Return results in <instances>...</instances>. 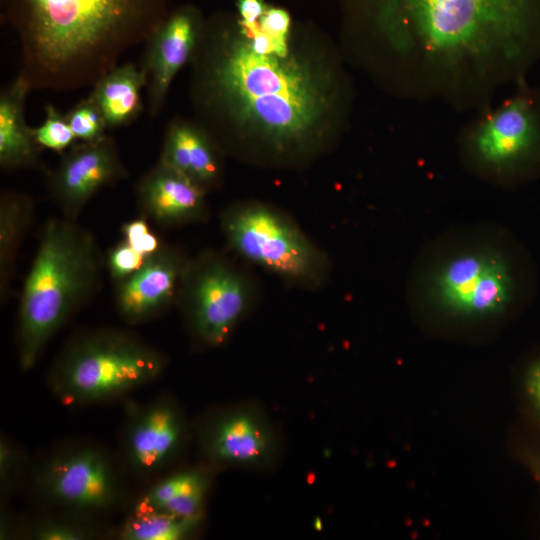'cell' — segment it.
<instances>
[{
    "instance_id": "14",
    "label": "cell",
    "mask_w": 540,
    "mask_h": 540,
    "mask_svg": "<svg viewBox=\"0 0 540 540\" xmlns=\"http://www.w3.org/2000/svg\"><path fill=\"white\" fill-rule=\"evenodd\" d=\"M187 258L179 248L163 244L133 274L116 283L115 304L122 320L142 324L176 303Z\"/></svg>"
},
{
    "instance_id": "6",
    "label": "cell",
    "mask_w": 540,
    "mask_h": 540,
    "mask_svg": "<svg viewBox=\"0 0 540 540\" xmlns=\"http://www.w3.org/2000/svg\"><path fill=\"white\" fill-rule=\"evenodd\" d=\"M480 110L458 138L462 167L495 187L511 188L540 172V91L526 78Z\"/></svg>"
},
{
    "instance_id": "7",
    "label": "cell",
    "mask_w": 540,
    "mask_h": 540,
    "mask_svg": "<svg viewBox=\"0 0 540 540\" xmlns=\"http://www.w3.org/2000/svg\"><path fill=\"white\" fill-rule=\"evenodd\" d=\"M228 249L287 284L318 290L330 278L328 255L280 209L263 202H241L219 217Z\"/></svg>"
},
{
    "instance_id": "18",
    "label": "cell",
    "mask_w": 540,
    "mask_h": 540,
    "mask_svg": "<svg viewBox=\"0 0 540 540\" xmlns=\"http://www.w3.org/2000/svg\"><path fill=\"white\" fill-rule=\"evenodd\" d=\"M212 480L210 467L199 466L170 474L148 488L132 511H163L183 518H202Z\"/></svg>"
},
{
    "instance_id": "16",
    "label": "cell",
    "mask_w": 540,
    "mask_h": 540,
    "mask_svg": "<svg viewBox=\"0 0 540 540\" xmlns=\"http://www.w3.org/2000/svg\"><path fill=\"white\" fill-rule=\"evenodd\" d=\"M159 160L197 183L207 192L221 180L219 147L202 126L182 119L166 127Z\"/></svg>"
},
{
    "instance_id": "27",
    "label": "cell",
    "mask_w": 540,
    "mask_h": 540,
    "mask_svg": "<svg viewBox=\"0 0 540 540\" xmlns=\"http://www.w3.org/2000/svg\"><path fill=\"white\" fill-rule=\"evenodd\" d=\"M121 231L123 240L144 257L153 254L163 245L158 236L150 229L145 216L124 223Z\"/></svg>"
},
{
    "instance_id": "23",
    "label": "cell",
    "mask_w": 540,
    "mask_h": 540,
    "mask_svg": "<svg viewBox=\"0 0 540 540\" xmlns=\"http://www.w3.org/2000/svg\"><path fill=\"white\" fill-rule=\"evenodd\" d=\"M45 119L43 123L32 128L35 142L45 149L63 154L68 147L77 140L68 123L65 114H62L54 105L44 107Z\"/></svg>"
},
{
    "instance_id": "19",
    "label": "cell",
    "mask_w": 540,
    "mask_h": 540,
    "mask_svg": "<svg viewBox=\"0 0 540 540\" xmlns=\"http://www.w3.org/2000/svg\"><path fill=\"white\" fill-rule=\"evenodd\" d=\"M147 80L134 63L116 66L93 86L88 95L100 109L108 129L132 124L143 109L142 89Z\"/></svg>"
},
{
    "instance_id": "20",
    "label": "cell",
    "mask_w": 540,
    "mask_h": 540,
    "mask_svg": "<svg viewBox=\"0 0 540 540\" xmlns=\"http://www.w3.org/2000/svg\"><path fill=\"white\" fill-rule=\"evenodd\" d=\"M35 212L32 197L5 190L0 196V296L7 301L14 278L15 265L22 242Z\"/></svg>"
},
{
    "instance_id": "5",
    "label": "cell",
    "mask_w": 540,
    "mask_h": 540,
    "mask_svg": "<svg viewBox=\"0 0 540 540\" xmlns=\"http://www.w3.org/2000/svg\"><path fill=\"white\" fill-rule=\"evenodd\" d=\"M167 362L164 353L130 331L86 330L63 347L48 374V385L66 405L101 403L155 381Z\"/></svg>"
},
{
    "instance_id": "3",
    "label": "cell",
    "mask_w": 540,
    "mask_h": 540,
    "mask_svg": "<svg viewBox=\"0 0 540 540\" xmlns=\"http://www.w3.org/2000/svg\"><path fill=\"white\" fill-rule=\"evenodd\" d=\"M522 253L495 222L454 225L415 255L405 282L410 311L422 324L446 332L496 328L526 296Z\"/></svg>"
},
{
    "instance_id": "24",
    "label": "cell",
    "mask_w": 540,
    "mask_h": 540,
    "mask_svg": "<svg viewBox=\"0 0 540 540\" xmlns=\"http://www.w3.org/2000/svg\"><path fill=\"white\" fill-rule=\"evenodd\" d=\"M65 115L77 140L94 142L107 136L105 119L89 96L79 101Z\"/></svg>"
},
{
    "instance_id": "21",
    "label": "cell",
    "mask_w": 540,
    "mask_h": 540,
    "mask_svg": "<svg viewBox=\"0 0 540 540\" xmlns=\"http://www.w3.org/2000/svg\"><path fill=\"white\" fill-rule=\"evenodd\" d=\"M202 518H183L163 511H132L118 531L121 540H183Z\"/></svg>"
},
{
    "instance_id": "4",
    "label": "cell",
    "mask_w": 540,
    "mask_h": 540,
    "mask_svg": "<svg viewBox=\"0 0 540 540\" xmlns=\"http://www.w3.org/2000/svg\"><path fill=\"white\" fill-rule=\"evenodd\" d=\"M103 259L93 235L76 221L49 219L19 301L17 348L30 370L52 336L97 288Z\"/></svg>"
},
{
    "instance_id": "26",
    "label": "cell",
    "mask_w": 540,
    "mask_h": 540,
    "mask_svg": "<svg viewBox=\"0 0 540 540\" xmlns=\"http://www.w3.org/2000/svg\"><path fill=\"white\" fill-rule=\"evenodd\" d=\"M146 257L137 252L125 240L115 245L107 256V269L110 277L120 282L133 274Z\"/></svg>"
},
{
    "instance_id": "13",
    "label": "cell",
    "mask_w": 540,
    "mask_h": 540,
    "mask_svg": "<svg viewBox=\"0 0 540 540\" xmlns=\"http://www.w3.org/2000/svg\"><path fill=\"white\" fill-rule=\"evenodd\" d=\"M202 32L199 12L183 6L169 12L146 40L140 68L147 80L150 117H157L163 109L175 76L193 58Z\"/></svg>"
},
{
    "instance_id": "8",
    "label": "cell",
    "mask_w": 540,
    "mask_h": 540,
    "mask_svg": "<svg viewBox=\"0 0 540 540\" xmlns=\"http://www.w3.org/2000/svg\"><path fill=\"white\" fill-rule=\"evenodd\" d=\"M257 285L250 273L215 250L187 258L176 303L194 341L223 345L251 309Z\"/></svg>"
},
{
    "instance_id": "30",
    "label": "cell",
    "mask_w": 540,
    "mask_h": 540,
    "mask_svg": "<svg viewBox=\"0 0 540 540\" xmlns=\"http://www.w3.org/2000/svg\"><path fill=\"white\" fill-rule=\"evenodd\" d=\"M526 387L529 399L540 414V360L535 361L528 369Z\"/></svg>"
},
{
    "instance_id": "1",
    "label": "cell",
    "mask_w": 540,
    "mask_h": 540,
    "mask_svg": "<svg viewBox=\"0 0 540 540\" xmlns=\"http://www.w3.org/2000/svg\"><path fill=\"white\" fill-rule=\"evenodd\" d=\"M415 98L478 110L540 58V0H363Z\"/></svg>"
},
{
    "instance_id": "11",
    "label": "cell",
    "mask_w": 540,
    "mask_h": 540,
    "mask_svg": "<svg viewBox=\"0 0 540 540\" xmlns=\"http://www.w3.org/2000/svg\"><path fill=\"white\" fill-rule=\"evenodd\" d=\"M200 449L212 466L262 468L277 455L276 433L253 407L223 409L208 417L199 432Z\"/></svg>"
},
{
    "instance_id": "10",
    "label": "cell",
    "mask_w": 540,
    "mask_h": 540,
    "mask_svg": "<svg viewBox=\"0 0 540 540\" xmlns=\"http://www.w3.org/2000/svg\"><path fill=\"white\" fill-rule=\"evenodd\" d=\"M47 177L48 192L62 217L76 221L101 189L128 177L111 136L73 144Z\"/></svg>"
},
{
    "instance_id": "2",
    "label": "cell",
    "mask_w": 540,
    "mask_h": 540,
    "mask_svg": "<svg viewBox=\"0 0 540 540\" xmlns=\"http://www.w3.org/2000/svg\"><path fill=\"white\" fill-rule=\"evenodd\" d=\"M169 0H1L15 34L19 73L31 90L93 86L145 43L168 15Z\"/></svg>"
},
{
    "instance_id": "29",
    "label": "cell",
    "mask_w": 540,
    "mask_h": 540,
    "mask_svg": "<svg viewBox=\"0 0 540 540\" xmlns=\"http://www.w3.org/2000/svg\"><path fill=\"white\" fill-rule=\"evenodd\" d=\"M240 27H252L259 23L267 9L263 0H237Z\"/></svg>"
},
{
    "instance_id": "17",
    "label": "cell",
    "mask_w": 540,
    "mask_h": 540,
    "mask_svg": "<svg viewBox=\"0 0 540 540\" xmlns=\"http://www.w3.org/2000/svg\"><path fill=\"white\" fill-rule=\"evenodd\" d=\"M31 91L20 76L0 92V166L4 170H50L40 159L41 147L35 142L32 128L25 120V103Z\"/></svg>"
},
{
    "instance_id": "15",
    "label": "cell",
    "mask_w": 540,
    "mask_h": 540,
    "mask_svg": "<svg viewBox=\"0 0 540 540\" xmlns=\"http://www.w3.org/2000/svg\"><path fill=\"white\" fill-rule=\"evenodd\" d=\"M138 206L147 219L163 227H180L209 218L207 191L158 160L137 182Z\"/></svg>"
},
{
    "instance_id": "22",
    "label": "cell",
    "mask_w": 540,
    "mask_h": 540,
    "mask_svg": "<svg viewBox=\"0 0 540 540\" xmlns=\"http://www.w3.org/2000/svg\"><path fill=\"white\" fill-rule=\"evenodd\" d=\"M92 516L65 511L35 519L26 535L34 540H87L99 535V527Z\"/></svg>"
},
{
    "instance_id": "25",
    "label": "cell",
    "mask_w": 540,
    "mask_h": 540,
    "mask_svg": "<svg viewBox=\"0 0 540 540\" xmlns=\"http://www.w3.org/2000/svg\"><path fill=\"white\" fill-rule=\"evenodd\" d=\"M27 465L22 450L6 438L0 441V486L2 493H12L20 484Z\"/></svg>"
},
{
    "instance_id": "12",
    "label": "cell",
    "mask_w": 540,
    "mask_h": 540,
    "mask_svg": "<svg viewBox=\"0 0 540 540\" xmlns=\"http://www.w3.org/2000/svg\"><path fill=\"white\" fill-rule=\"evenodd\" d=\"M187 425L179 405L168 396H159L137 407L124 429L126 463L135 473L153 475L179 453Z\"/></svg>"
},
{
    "instance_id": "9",
    "label": "cell",
    "mask_w": 540,
    "mask_h": 540,
    "mask_svg": "<svg viewBox=\"0 0 540 540\" xmlns=\"http://www.w3.org/2000/svg\"><path fill=\"white\" fill-rule=\"evenodd\" d=\"M34 486L51 505L88 516L112 509L121 498V484L111 458L88 443L54 451L37 468Z\"/></svg>"
},
{
    "instance_id": "28",
    "label": "cell",
    "mask_w": 540,
    "mask_h": 540,
    "mask_svg": "<svg viewBox=\"0 0 540 540\" xmlns=\"http://www.w3.org/2000/svg\"><path fill=\"white\" fill-rule=\"evenodd\" d=\"M290 16L287 11L270 7L259 20L260 30L275 41L287 45L286 39L290 28Z\"/></svg>"
}]
</instances>
